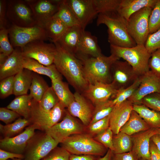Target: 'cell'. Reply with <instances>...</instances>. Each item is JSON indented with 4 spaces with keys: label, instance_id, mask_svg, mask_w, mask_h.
<instances>
[{
    "label": "cell",
    "instance_id": "cell-1",
    "mask_svg": "<svg viewBox=\"0 0 160 160\" xmlns=\"http://www.w3.org/2000/svg\"><path fill=\"white\" fill-rule=\"evenodd\" d=\"M54 43L56 51L53 64L76 91L82 93L89 84L84 75L82 62L75 55L63 49L57 42Z\"/></svg>",
    "mask_w": 160,
    "mask_h": 160
},
{
    "label": "cell",
    "instance_id": "cell-2",
    "mask_svg": "<svg viewBox=\"0 0 160 160\" xmlns=\"http://www.w3.org/2000/svg\"><path fill=\"white\" fill-rule=\"evenodd\" d=\"M127 22L117 13L109 15L99 14L96 24L97 26L104 24L107 26L108 40L110 45L131 47L137 44L128 31Z\"/></svg>",
    "mask_w": 160,
    "mask_h": 160
},
{
    "label": "cell",
    "instance_id": "cell-3",
    "mask_svg": "<svg viewBox=\"0 0 160 160\" xmlns=\"http://www.w3.org/2000/svg\"><path fill=\"white\" fill-rule=\"evenodd\" d=\"M115 55H102L81 61L84 77L89 84L98 82L111 83L112 81L111 68L113 64L119 60Z\"/></svg>",
    "mask_w": 160,
    "mask_h": 160
},
{
    "label": "cell",
    "instance_id": "cell-4",
    "mask_svg": "<svg viewBox=\"0 0 160 160\" xmlns=\"http://www.w3.org/2000/svg\"><path fill=\"white\" fill-rule=\"evenodd\" d=\"M61 147L71 154L91 155L103 156L107 148L96 141L88 133H84L72 135L61 143Z\"/></svg>",
    "mask_w": 160,
    "mask_h": 160
},
{
    "label": "cell",
    "instance_id": "cell-5",
    "mask_svg": "<svg viewBox=\"0 0 160 160\" xmlns=\"http://www.w3.org/2000/svg\"><path fill=\"white\" fill-rule=\"evenodd\" d=\"M111 54L122 58L132 67L140 76L150 70L148 62L151 54L144 45L137 44L131 47H122L110 45Z\"/></svg>",
    "mask_w": 160,
    "mask_h": 160
},
{
    "label": "cell",
    "instance_id": "cell-6",
    "mask_svg": "<svg viewBox=\"0 0 160 160\" xmlns=\"http://www.w3.org/2000/svg\"><path fill=\"white\" fill-rule=\"evenodd\" d=\"M31 107L30 119L32 124L37 126L39 130L43 132L58 123L66 111L65 107L60 102L51 110L47 111L41 108L38 102L32 99Z\"/></svg>",
    "mask_w": 160,
    "mask_h": 160
},
{
    "label": "cell",
    "instance_id": "cell-7",
    "mask_svg": "<svg viewBox=\"0 0 160 160\" xmlns=\"http://www.w3.org/2000/svg\"><path fill=\"white\" fill-rule=\"evenodd\" d=\"M59 143L45 132L35 133L30 140L24 153V160H41Z\"/></svg>",
    "mask_w": 160,
    "mask_h": 160
},
{
    "label": "cell",
    "instance_id": "cell-8",
    "mask_svg": "<svg viewBox=\"0 0 160 160\" xmlns=\"http://www.w3.org/2000/svg\"><path fill=\"white\" fill-rule=\"evenodd\" d=\"M152 9L149 7L143 8L127 20L128 31L137 44L144 45L150 34L149 18Z\"/></svg>",
    "mask_w": 160,
    "mask_h": 160
},
{
    "label": "cell",
    "instance_id": "cell-9",
    "mask_svg": "<svg viewBox=\"0 0 160 160\" xmlns=\"http://www.w3.org/2000/svg\"><path fill=\"white\" fill-rule=\"evenodd\" d=\"M8 28L9 41L13 47L21 48L35 41L48 39L44 28L38 25L22 27L12 24Z\"/></svg>",
    "mask_w": 160,
    "mask_h": 160
},
{
    "label": "cell",
    "instance_id": "cell-10",
    "mask_svg": "<svg viewBox=\"0 0 160 160\" xmlns=\"http://www.w3.org/2000/svg\"><path fill=\"white\" fill-rule=\"evenodd\" d=\"M6 16L12 25L17 26L29 27L37 25L26 0L7 1Z\"/></svg>",
    "mask_w": 160,
    "mask_h": 160
},
{
    "label": "cell",
    "instance_id": "cell-11",
    "mask_svg": "<svg viewBox=\"0 0 160 160\" xmlns=\"http://www.w3.org/2000/svg\"><path fill=\"white\" fill-rule=\"evenodd\" d=\"M23 57L33 59L41 64L48 66L53 64L56 48L54 43L43 40L31 42L21 48Z\"/></svg>",
    "mask_w": 160,
    "mask_h": 160
},
{
    "label": "cell",
    "instance_id": "cell-12",
    "mask_svg": "<svg viewBox=\"0 0 160 160\" xmlns=\"http://www.w3.org/2000/svg\"><path fill=\"white\" fill-rule=\"evenodd\" d=\"M84 130L83 126L66 111L61 122L44 132L59 143L72 135L84 133Z\"/></svg>",
    "mask_w": 160,
    "mask_h": 160
},
{
    "label": "cell",
    "instance_id": "cell-13",
    "mask_svg": "<svg viewBox=\"0 0 160 160\" xmlns=\"http://www.w3.org/2000/svg\"><path fill=\"white\" fill-rule=\"evenodd\" d=\"M112 83L117 90L125 89L132 85L140 76L126 61L117 60L111 68Z\"/></svg>",
    "mask_w": 160,
    "mask_h": 160
},
{
    "label": "cell",
    "instance_id": "cell-14",
    "mask_svg": "<svg viewBox=\"0 0 160 160\" xmlns=\"http://www.w3.org/2000/svg\"><path fill=\"white\" fill-rule=\"evenodd\" d=\"M39 129L37 126L31 124L18 135L12 137H4L0 140V148L11 152L23 154L28 142Z\"/></svg>",
    "mask_w": 160,
    "mask_h": 160
},
{
    "label": "cell",
    "instance_id": "cell-15",
    "mask_svg": "<svg viewBox=\"0 0 160 160\" xmlns=\"http://www.w3.org/2000/svg\"><path fill=\"white\" fill-rule=\"evenodd\" d=\"M77 19L80 26L85 30L98 15L94 0H66Z\"/></svg>",
    "mask_w": 160,
    "mask_h": 160
},
{
    "label": "cell",
    "instance_id": "cell-16",
    "mask_svg": "<svg viewBox=\"0 0 160 160\" xmlns=\"http://www.w3.org/2000/svg\"><path fill=\"white\" fill-rule=\"evenodd\" d=\"M74 95V99L67 108V111L73 116L78 118L84 126L87 127L91 121L94 107L82 94L76 91Z\"/></svg>",
    "mask_w": 160,
    "mask_h": 160
},
{
    "label": "cell",
    "instance_id": "cell-17",
    "mask_svg": "<svg viewBox=\"0 0 160 160\" xmlns=\"http://www.w3.org/2000/svg\"><path fill=\"white\" fill-rule=\"evenodd\" d=\"M37 24L42 27L57 12L60 0H26Z\"/></svg>",
    "mask_w": 160,
    "mask_h": 160
},
{
    "label": "cell",
    "instance_id": "cell-18",
    "mask_svg": "<svg viewBox=\"0 0 160 160\" xmlns=\"http://www.w3.org/2000/svg\"><path fill=\"white\" fill-rule=\"evenodd\" d=\"M154 93H160V78L150 70L142 76L139 87L128 100L133 104H140L143 98Z\"/></svg>",
    "mask_w": 160,
    "mask_h": 160
},
{
    "label": "cell",
    "instance_id": "cell-19",
    "mask_svg": "<svg viewBox=\"0 0 160 160\" xmlns=\"http://www.w3.org/2000/svg\"><path fill=\"white\" fill-rule=\"evenodd\" d=\"M117 89L112 83L89 84L82 94L94 106L111 99Z\"/></svg>",
    "mask_w": 160,
    "mask_h": 160
},
{
    "label": "cell",
    "instance_id": "cell-20",
    "mask_svg": "<svg viewBox=\"0 0 160 160\" xmlns=\"http://www.w3.org/2000/svg\"><path fill=\"white\" fill-rule=\"evenodd\" d=\"M133 110V104L128 100L114 106L109 116V127L114 135L119 132Z\"/></svg>",
    "mask_w": 160,
    "mask_h": 160
},
{
    "label": "cell",
    "instance_id": "cell-21",
    "mask_svg": "<svg viewBox=\"0 0 160 160\" xmlns=\"http://www.w3.org/2000/svg\"><path fill=\"white\" fill-rule=\"evenodd\" d=\"M103 54L97 43V38L89 31L83 33L75 56L81 61L90 57H97Z\"/></svg>",
    "mask_w": 160,
    "mask_h": 160
},
{
    "label": "cell",
    "instance_id": "cell-22",
    "mask_svg": "<svg viewBox=\"0 0 160 160\" xmlns=\"http://www.w3.org/2000/svg\"><path fill=\"white\" fill-rule=\"evenodd\" d=\"M156 134V129L151 128L131 136L133 144L132 151L135 153L139 159L151 160L150 140L151 137Z\"/></svg>",
    "mask_w": 160,
    "mask_h": 160
},
{
    "label": "cell",
    "instance_id": "cell-23",
    "mask_svg": "<svg viewBox=\"0 0 160 160\" xmlns=\"http://www.w3.org/2000/svg\"><path fill=\"white\" fill-rule=\"evenodd\" d=\"M20 47H16L5 62L0 65V80L14 76L24 69Z\"/></svg>",
    "mask_w": 160,
    "mask_h": 160
},
{
    "label": "cell",
    "instance_id": "cell-24",
    "mask_svg": "<svg viewBox=\"0 0 160 160\" xmlns=\"http://www.w3.org/2000/svg\"><path fill=\"white\" fill-rule=\"evenodd\" d=\"M84 30L80 25L69 27L56 42L64 50L75 56Z\"/></svg>",
    "mask_w": 160,
    "mask_h": 160
},
{
    "label": "cell",
    "instance_id": "cell-25",
    "mask_svg": "<svg viewBox=\"0 0 160 160\" xmlns=\"http://www.w3.org/2000/svg\"><path fill=\"white\" fill-rule=\"evenodd\" d=\"M157 0H121L117 11L118 14L127 20L133 14L142 8L152 9Z\"/></svg>",
    "mask_w": 160,
    "mask_h": 160
},
{
    "label": "cell",
    "instance_id": "cell-26",
    "mask_svg": "<svg viewBox=\"0 0 160 160\" xmlns=\"http://www.w3.org/2000/svg\"><path fill=\"white\" fill-rule=\"evenodd\" d=\"M23 67L26 69L39 74L47 76L51 79H62V75L54 64L44 65L33 59L23 57Z\"/></svg>",
    "mask_w": 160,
    "mask_h": 160
},
{
    "label": "cell",
    "instance_id": "cell-27",
    "mask_svg": "<svg viewBox=\"0 0 160 160\" xmlns=\"http://www.w3.org/2000/svg\"><path fill=\"white\" fill-rule=\"evenodd\" d=\"M151 128L140 116L133 110L128 120L121 128L119 132L132 136Z\"/></svg>",
    "mask_w": 160,
    "mask_h": 160
},
{
    "label": "cell",
    "instance_id": "cell-28",
    "mask_svg": "<svg viewBox=\"0 0 160 160\" xmlns=\"http://www.w3.org/2000/svg\"><path fill=\"white\" fill-rule=\"evenodd\" d=\"M48 40L53 43L57 41L68 27L59 19L53 16L43 25Z\"/></svg>",
    "mask_w": 160,
    "mask_h": 160
},
{
    "label": "cell",
    "instance_id": "cell-29",
    "mask_svg": "<svg viewBox=\"0 0 160 160\" xmlns=\"http://www.w3.org/2000/svg\"><path fill=\"white\" fill-rule=\"evenodd\" d=\"M33 99L29 94L18 96L7 107L27 119H30L31 112V101Z\"/></svg>",
    "mask_w": 160,
    "mask_h": 160
},
{
    "label": "cell",
    "instance_id": "cell-30",
    "mask_svg": "<svg viewBox=\"0 0 160 160\" xmlns=\"http://www.w3.org/2000/svg\"><path fill=\"white\" fill-rule=\"evenodd\" d=\"M32 71L26 69L15 76L13 94L18 96L27 95L32 79Z\"/></svg>",
    "mask_w": 160,
    "mask_h": 160
},
{
    "label": "cell",
    "instance_id": "cell-31",
    "mask_svg": "<svg viewBox=\"0 0 160 160\" xmlns=\"http://www.w3.org/2000/svg\"><path fill=\"white\" fill-rule=\"evenodd\" d=\"M52 87L57 95L59 102L65 108L74 99V94L70 90L68 84L62 79H51Z\"/></svg>",
    "mask_w": 160,
    "mask_h": 160
},
{
    "label": "cell",
    "instance_id": "cell-32",
    "mask_svg": "<svg viewBox=\"0 0 160 160\" xmlns=\"http://www.w3.org/2000/svg\"><path fill=\"white\" fill-rule=\"evenodd\" d=\"M133 110L140 116L151 128H160V112L151 110L142 104H133Z\"/></svg>",
    "mask_w": 160,
    "mask_h": 160
},
{
    "label": "cell",
    "instance_id": "cell-33",
    "mask_svg": "<svg viewBox=\"0 0 160 160\" xmlns=\"http://www.w3.org/2000/svg\"><path fill=\"white\" fill-rule=\"evenodd\" d=\"M54 16L59 19L68 28L80 25L74 13L66 0H60L58 11Z\"/></svg>",
    "mask_w": 160,
    "mask_h": 160
},
{
    "label": "cell",
    "instance_id": "cell-34",
    "mask_svg": "<svg viewBox=\"0 0 160 160\" xmlns=\"http://www.w3.org/2000/svg\"><path fill=\"white\" fill-rule=\"evenodd\" d=\"M31 124L30 119L20 117L12 123L4 125L0 124V132L4 137H12L21 133L25 128Z\"/></svg>",
    "mask_w": 160,
    "mask_h": 160
},
{
    "label": "cell",
    "instance_id": "cell-35",
    "mask_svg": "<svg viewBox=\"0 0 160 160\" xmlns=\"http://www.w3.org/2000/svg\"><path fill=\"white\" fill-rule=\"evenodd\" d=\"M113 153H122L132 151L133 144L131 136L124 132H119L113 135Z\"/></svg>",
    "mask_w": 160,
    "mask_h": 160
},
{
    "label": "cell",
    "instance_id": "cell-36",
    "mask_svg": "<svg viewBox=\"0 0 160 160\" xmlns=\"http://www.w3.org/2000/svg\"><path fill=\"white\" fill-rule=\"evenodd\" d=\"M49 87L46 81L35 73H33L30 94L33 99L39 102Z\"/></svg>",
    "mask_w": 160,
    "mask_h": 160
},
{
    "label": "cell",
    "instance_id": "cell-37",
    "mask_svg": "<svg viewBox=\"0 0 160 160\" xmlns=\"http://www.w3.org/2000/svg\"><path fill=\"white\" fill-rule=\"evenodd\" d=\"M142 76L131 85L123 89L117 90L111 100L115 106L118 105L128 99L133 94L139 87L142 79Z\"/></svg>",
    "mask_w": 160,
    "mask_h": 160
},
{
    "label": "cell",
    "instance_id": "cell-38",
    "mask_svg": "<svg viewBox=\"0 0 160 160\" xmlns=\"http://www.w3.org/2000/svg\"><path fill=\"white\" fill-rule=\"evenodd\" d=\"M114 106L111 99L95 106L89 124L108 116Z\"/></svg>",
    "mask_w": 160,
    "mask_h": 160
},
{
    "label": "cell",
    "instance_id": "cell-39",
    "mask_svg": "<svg viewBox=\"0 0 160 160\" xmlns=\"http://www.w3.org/2000/svg\"><path fill=\"white\" fill-rule=\"evenodd\" d=\"M121 0H94L98 14L117 13Z\"/></svg>",
    "mask_w": 160,
    "mask_h": 160
},
{
    "label": "cell",
    "instance_id": "cell-40",
    "mask_svg": "<svg viewBox=\"0 0 160 160\" xmlns=\"http://www.w3.org/2000/svg\"><path fill=\"white\" fill-rule=\"evenodd\" d=\"M59 99L52 87H49L38 102L40 107L46 111H49L59 102Z\"/></svg>",
    "mask_w": 160,
    "mask_h": 160
},
{
    "label": "cell",
    "instance_id": "cell-41",
    "mask_svg": "<svg viewBox=\"0 0 160 160\" xmlns=\"http://www.w3.org/2000/svg\"><path fill=\"white\" fill-rule=\"evenodd\" d=\"M148 22L150 34L154 33L160 29V0H157L152 9Z\"/></svg>",
    "mask_w": 160,
    "mask_h": 160
},
{
    "label": "cell",
    "instance_id": "cell-42",
    "mask_svg": "<svg viewBox=\"0 0 160 160\" xmlns=\"http://www.w3.org/2000/svg\"><path fill=\"white\" fill-rule=\"evenodd\" d=\"M0 52L8 57L13 52L14 49L9 39L8 28L0 29Z\"/></svg>",
    "mask_w": 160,
    "mask_h": 160
},
{
    "label": "cell",
    "instance_id": "cell-43",
    "mask_svg": "<svg viewBox=\"0 0 160 160\" xmlns=\"http://www.w3.org/2000/svg\"><path fill=\"white\" fill-rule=\"evenodd\" d=\"M109 116L89 124L87 127L88 134L95 136L109 128Z\"/></svg>",
    "mask_w": 160,
    "mask_h": 160
},
{
    "label": "cell",
    "instance_id": "cell-44",
    "mask_svg": "<svg viewBox=\"0 0 160 160\" xmlns=\"http://www.w3.org/2000/svg\"><path fill=\"white\" fill-rule=\"evenodd\" d=\"M140 104L160 112V93H154L145 97L141 100Z\"/></svg>",
    "mask_w": 160,
    "mask_h": 160
},
{
    "label": "cell",
    "instance_id": "cell-45",
    "mask_svg": "<svg viewBox=\"0 0 160 160\" xmlns=\"http://www.w3.org/2000/svg\"><path fill=\"white\" fill-rule=\"evenodd\" d=\"M113 133L109 127L100 133L95 136L94 139L108 149L113 151Z\"/></svg>",
    "mask_w": 160,
    "mask_h": 160
},
{
    "label": "cell",
    "instance_id": "cell-46",
    "mask_svg": "<svg viewBox=\"0 0 160 160\" xmlns=\"http://www.w3.org/2000/svg\"><path fill=\"white\" fill-rule=\"evenodd\" d=\"M71 154L62 147L57 146L41 160H70Z\"/></svg>",
    "mask_w": 160,
    "mask_h": 160
},
{
    "label": "cell",
    "instance_id": "cell-47",
    "mask_svg": "<svg viewBox=\"0 0 160 160\" xmlns=\"http://www.w3.org/2000/svg\"><path fill=\"white\" fill-rule=\"evenodd\" d=\"M14 76L5 78L0 82V97L4 99L13 94Z\"/></svg>",
    "mask_w": 160,
    "mask_h": 160
},
{
    "label": "cell",
    "instance_id": "cell-48",
    "mask_svg": "<svg viewBox=\"0 0 160 160\" xmlns=\"http://www.w3.org/2000/svg\"><path fill=\"white\" fill-rule=\"evenodd\" d=\"M144 45L151 54L160 48V29L149 34Z\"/></svg>",
    "mask_w": 160,
    "mask_h": 160
},
{
    "label": "cell",
    "instance_id": "cell-49",
    "mask_svg": "<svg viewBox=\"0 0 160 160\" xmlns=\"http://www.w3.org/2000/svg\"><path fill=\"white\" fill-rule=\"evenodd\" d=\"M148 65L150 70L160 78V48L151 54Z\"/></svg>",
    "mask_w": 160,
    "mask_h": 160
},
{
    "label": "cell",
    "instance_id": "cell-50",
    "mask_svg": "<svg viewBox=\"0 0 160 160\" xmlns=\"http://www.w3.org/2000/svg\"><path fill=\"white\" fill-rule=\"evenodd\" d=\"M20 116L17 113L7 108H0V120L6 124L12 123Z\"/></svg>",
    "mask_w": 160,
    "mask_h": 160
},
{
    "label": "cell",
    "instance_id": "cell-51",
    "mask_svg": "<svg viewBox=\"0 0 160 160\" xmlns=\"http://www.w3.org/2000/svg\"><path fill=\"white\" fill-rule=\"evenodd\" d=\"M137 154L132 151L120 153H113L111 160H139Z\"/></svg>",
    "mask_w": 160,
    "mask_h": 160
},
{
    "label": "cell",
    "instance_id": "cell-52",
    "mask_svg": "<svg viewBox=\"0 0 160 160\" xmlns=\"http://www.w3.org/2000/svg\"><path fill=\"white\" fill-rule=\"evenodd\" d=\"M7 1L0 0V29L7 27V21L6 18Z\"/></svg>",
    "mask_w": 160,
    "mask_h": 160
},
{
    "label": "cell",
    "instance_id": "cell-53",
    "mask_svg": "<svg viewBox=\"0 0 160 160\" xmlns=\"http://www.w3.org/2000/svg\"><path fill=\"white\" fill-rule=\"evenodd\" d=\"M23 154H17L0 149V160H7L10 159H24Z\"/></svg>",
    "mask_w": 160,
    "mask_h": 160
},
{
    "label": "cell",
    "instance_id": "cell-54",
    "mask_svg": "<svg viewBox=\"0 0 160 160\" xmlns=\"http://www.w3.org/2000/svg\"><path fill=\"white\" fill-rule=\"evenodd\" d=\"M150 151L151 160H160V151L154 143L150 140Z\"/></svg>",
    "mask_w": 160,
    "mask_h": 160
},
{
    "label": "cell",
    "instance_id": "cell-55",
    "mask_svg": "<svg viewBox=\"0 0 160 160\" xmlns=\"http://www.w3.org/2000/svg\"><path fill=\"white\" fill-rule=\"evenodd\" d=\"M99 157L91 155L71 154L70 160H98Z\"/></svg>",
    "mask_w": 160,
    "mask_h": 160
},
{
    "label": "cell",
    "instance_id": "cell-56",
    "mask_svg": "<svg viewBox=\"0 0 160 160\" xmlns=\"http://www.w3.org/2000/svg\"><path fill=\"white\" fill-rule=\"evenodd\" d=\"M150 140L154 143L160 151V134L154 135L151 137Z\"/></svg>",
    "mask_w": 160,
    "mask_h": 160
},
{
    "label": "cell",
    "instance_id": "cell-57",
    "mask_svg": "<svg viewBox=\"0 0 160 160\" xmlns=\"http://www.w3.org/2000/svg\"><path fill=\"white\" fill-rule=\"evenodd\" d=\"M113 152L110 149H108L106 154L103 156L99 157L98 160H111Z\"/></svg>",
    "mask_w": 160,
    "mask_h": 160
},
{
    "label": "cell",
    "instance_id": "cell-58",
    "mask_svg": "<svg viewBox=\"0 0 160 160\" xmlns=\"http://www.w3.org/2000/svg\"><path fill=\"white\" fill-rule=\"evenodd\" d=\"M156 129L157 132V134H160V128H157Z\"/></svg>",
    "mask_w": 160,
    "mask_h": 160
},
{
    "label": "cell",
    "instance_id": "cell-59",
    "mask_svg": "<svg viewBox=\"0 0 160 160\" xmlns=\"http://www.w3.org/2000/svg\"><path fill=\"white\" fill-rule=\"evenodd\" d=\"M8 160H24V159H21L18 158H14L12 159Z\"/></svg>",
    "mask_w": 160,
    "mask_h": 160
},
{
    "label": "cell",
    "instance_id": "cell-60",
    "mask_svg": "<svg viewBox=\"0 0 160 160\" xmlns=\"http://www.w3.org/2000/svg\"><path fill=\"white\" fill-rule=\"evenodd\" d=\"M139 160H148L145 159L140 158V159H139Z\"/></svg>",
    "mask_w": 160,
    "mask_h": 160
}]
</instances>
